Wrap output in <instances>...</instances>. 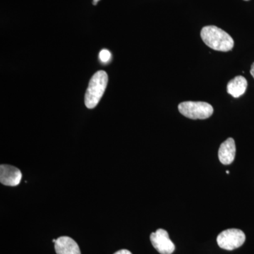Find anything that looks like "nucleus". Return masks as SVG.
<instances>
[{
  "label": "nucleus",
  "mask_w": 254,
  "mask_h": 254,
  "mask_svg": "<svg viewBox=\"0 0 254 254\" xmlns=\"http://www.w3.org/2000/svg\"><path fill=\"white\" fill-rule=\"evenodd\" d=\"M200 36L205 45L216 51L228 52L233 48V39L228 33L215 26H205Z\"/></svg>",
  "instance_id": "obj_1"
},
{
  "label": "nucleus",
  "mask_w": 254,
  "mask_h": 254,
  "mask_svg": "<svg viewBox=\"0 0 254 254\" xmlns=\"http://www.w3.org/2000/svg\"><path fill=\"white\" fill-rule=\"evenodd\" d=\"M108 82V76L104 71H98L93 75L85 95V105L88 109H93L99 103Z\"/></svg>",
  "instance_id": "obj_2"
},
{
  "label": "nucleus",
  "mask_w": 254,
  "mask_h": 254,
  "mask_svg": "<svg viewBox=\"0 0 254 254\" xmlns=\"http://www.w3.org/2000/svg\"><path fill=\"white\" fill-rule=\"evenodd\" d=\"M178 109L182 115L191 120H205L214 111L212 105L205 102H183L179 105Z\"/></svg>",
  "instance_id": "obj_3"
},
{
  "label": "nucleus",
  "mask_w": 254,
  "mask_h": 254,
  "mask_svg": "<svg viewBox=\"0 0 254 254\" xmlns=\"http://www.w3.org/2000/svg\"><path fill=\"white\" fill-rule=\"evenodd\" d=\"M245 234L238 229H228L222 231L217 237L219 247L223 250L232 251L244 245Z\"/></svg>",
  "instance_id": "obj_4"
},
{
  "label": "nucleus",
  "mask_w": 254,
  "mask_h": 254,
  "mask_svg": "<svg viewBox=\"0 0 254 254\" xmlns=\"http://www.w3.org/2000/svg\"><path fill=\"white\" fill-rule=\"evenodd\" d=\"M150 242L153 247L161 254H172L175 246L169 237L168 232L163 229H158L150 235Z\"/></svg>",
  "instance_id": "obj_5"
},
{
  "label": "nucleus",
  "mask_w": 254,
  "mask_h": 254,
  "mask_svg": "<svg viewBox=\"0 0 254 254\" xmlns=\"http://www.w3.org/2000/svg\"><path fill=\"white\" fill-rule=\"evenodd\" d=\"M21 171L18 168L9 165L0 166V182L5 186L16 187L21 182Z\"/></svg>",
  "instance_id": "obj_6"
},
{
  "label": "nucleus",
  "mask_w": 254,
  "mask_h": 254,
  "mask_svg": "<svg viewBox=\"0 0 254 254\" xmlns=\"http://www.w3.org/2000/svg\"><path fill=\"white\" fill-rule=\"evenodd\" d=\"M236 155V145L232 138H227L220 145L218 150V158L223 165H230L234 161Z\"/></svg>",
  "instance_id": "obj_7"
},
{
  "label": "nucleus",
  "mask_w": 254,
  "mask_h": 254,
  "mask_svg": "<svg viewBox=\"0 0 254 254\" xmlns=\"http://www.w3.org/2000/svg\"><path fill=\"white\" fill-rule=\"evenodd\" d=\"M57 254H81L78 244L68 237H60L55 243Z\"/></svg>",
  "instance_id": "obj_8"
},
{
  "label": "nucleus",
  "mask_w": 254,
  "mask_h": 254,
  "mask_svg": "<svg viewBox=\"0 0 254 254\" xmlns=\"http://www.w3.org/2000/svg\"><path fill=\"white\" fill-rule=\"evenodd\" d=\"M247 86H248V83L244 76H236L227 84V93L234 98H240L242 95L245 94Z\"/></svg>",
  "instance_id": "obj_9"
},
{
  "label": "nucleus",
  "mask_w": 254,
  "mask_h": 254,
  "mask_svg": "<svg viewBox=\"0 0 254 254\" xmlns=\"http://www.w3.org/2000/svg\"><path fill=\"white\" fill-rule=\"evenodd\" d=\"M99 58L101 63L105 64L109 63L112 58L111 53L108 50H102L99 54Z\"/></svg>",
  "instance_id": "obj_10"
},
{
  "label": "nucleus",
  "mask_w": 254,
  "mask_h": 254,
  "mask_svg": "<svg viewBox=\"0 0 254 254\" xmlns=\"http://www.w3.org/2000/svg\"><path fill=\"white\" fill-rule=\"evenodd\" d=\"M114 254H132L131 252H129L128 250H122L118 251L116 253Z\"/></svg>",
  "instance_id": "obj_11"
},
{
  "label": "nucleus",
  "mask_w": 254,
  "mask_h": 254,
  "mask_svg": "<svg viewBox=\"0 0 254 254\" xmlns=\"http://www.w3.org/2000/svg\"><path fill=\"white\" fill-rule=\"evenodd\" d=\"M250 73L251 74H252V76H253L254 78V63L252 64V68H251Z\"/></svg>",
  "instance_id": "obj_12"
},
{
  "label": "nucleus",
  "mask_w": 254,
  "mask_h": 254,
  "mask_svg": "<svg viewBox=\"0 0 254 254\" xmlns=\"http://www.w3.org/2000/svg\"><path fill=\"white\" fill-rule=\"evenodd\" d=\"M100 1V0H93V4L96 5L97 3H98V1Z\"/></svg>",
  "instance_id": "obj_13"
},
{
  "label": "nucleus",
  "mask_w": 254,
  "mask_h": 254,
  "mask_svg": "<svg viewBox=\"0 0 254 254\" xmlns=\"http://www.w3.org/2000/svg\"><path fill=\"white\" fill-rule=\"evenodd\" d=\"M56 241H57V240H53V243H55V242H56Z\"/></svg>",
  "instance_id": "obj_14"
},
{
  "label": "nucleus",
  "mask_w": 254,
  "mask_h": 254,
  "mask_svg": "<svg viewBox=\"0 0 254 254\" xmlns=\"http://www.w3.org/2000/svg\"><path fill=\"white\" fill-rule=\"evenodd\" d=\"M226 173H227V174H230V172H229V171H227Z\"/></svg>",
  "instance_id": "obj_15"
},
{
  "label": "nucleus",
  "mask_w": 254,
  "mask_h": 254,
  "mask_svg": "<svg viewBox=\"0 0 254 254\" xmlns=\"http://www.w3.org/2000/svg\"><path fill=\"white\" fill-rule=\"evenodd\" d=\"M245 1H249V0H245Z\"/></svg>",
  "instance_id": "obj_16"
}]
</instances>
